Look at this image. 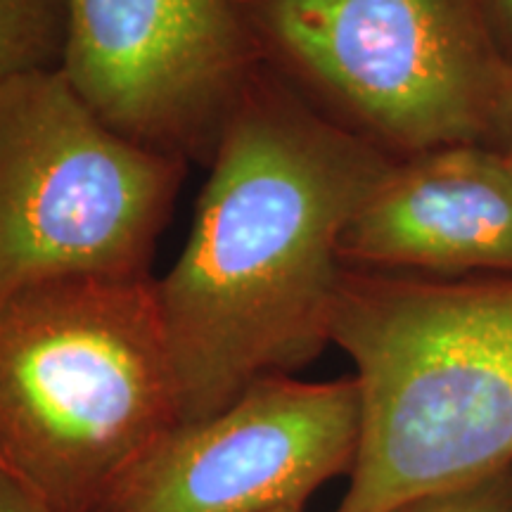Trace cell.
Returning <instances> with one entry per match:
<instances>
[{"instance_id": "1", "label": "cell", "mask_w": 512, "mask_h": 512, "mask_svg": "<svg viewBox=\"0 0 512 512\" xmlns=\"http://www.w3.org/2000/svg\"><path fill=\"white\" fill-rule=\"evenodd\" d=\"M392 162L256 67L207 164L188 242L155 278L181 422L330 347L344 230Z\"/></svg>"}, {"instance_id": "2", "label": "cell", "mask_w": 512, "mask_h": 512, "mask_svg": "<svg viewBox=\"0 0 512 512\" xmlns=\"http://www.w3.org/2000/svg\"><path fill=\"white\" fill-rule=\"evenodd\" d=\"M332 344L361 408L332 512H392L512 467V278L344 268Z\"/></svg>"}, {"instance_id": "3", "label": "cell", "mask_w": 512, "mask_h": 512, "mask_svg": "<svg viewBox=\"0 0 512 512\" xmlns=\"http://www.w3.org/2000/svg\"><path fill=\"white\" fill-rule=\"evenodd\" d=\"M181 422L155 278H67L0 302V477L98 512Z\"/></svg>"}, {"instance_id": "4", "label": "cell", "mask_w": 512, "mask_h": 512, "mask_svg": "<svg viewBox=\"0 0 512 512\" xmlns=\"http://www.w3.org/2000/svg\"><path fill=\"white\" fill-rule=\"evenodd\" d=\"M256 60L389 159L501 150L512 64L482 0H235Z\"/></svg>"}, {"instance_id": "5", "label": "cell", "mask_w": 512, "mask_h": 512, "mask_svg": "<svg viewBox=\"0 0 512 512\" xmlns=\"http://www.w3.org/2000/svg\"><path fill=\"white\" fill-rule=\"evenodd\" d=\"M188 162L124 136L62 69L0 81V302L67 278H150Z\"/></svg>"}, {"instance_id": "6", "label": "cell", "mask_w": 512, "mask_h": 512, "mask_svg": "<svg viewBox=\"0 0 512 512\" xmlns=\"http://www.w3.org/2000/svg\"><path fill=\"white\" fill-rule=\"evenodd\" d=\"M259 60L235 0H67L62 74L107 124L209 164Z\"/></svg>"}, {"instance_id": "7", "label": "cell", "mask_w": 512, "mask_h": 512, "mask_svg": "<svg viewBox=\"0 0 512 512\" xmlns=\"http://www.w3.org/2000/svg\"><path fill=\"white\" fill-rule=\"evenodd\" d=\"M358 434L351 375L266 377L219 413L171 427L98 512L304 510L320 486L349 477Z\"/></svg>"}, {"instance_id": "8", "label": "cell", "mask_w": 512, "mask_h": 512, "mask_svg": "<svg viewBox=\"0 0 512 512\" xmlns=\"http://www.w3.org/2000/svg\"><path fill=\"white\" fill-rule=\"evenodd\" d=\"M344 268L420 278H512V166L451 145L396 159L344 230Z\"/></svg>"}, {"instance_id": "9", "label": "cell", "mask_w": 512, "mask_h": 512, "mask_svg": "<svg viewBox=\"0 0 512 512\" xmlns=\"http://www.w3.org/2000/svg\"><path fill=\"white\" fill-rule=\"evenodd\" d=\"M67 0H0V81L60 69Z\"/></svg>"}, {"instance_id": "10", "label": "cell", "mask_w": 512, "mask_h": 512, "mask_svg": "<svg viewBox=\"0 0 512 512\" xmlns=\"http://www.w3.org/2000/svg\"><path fill=\"white\" fill-rule=\"evenodd\" d=\"M392 512H512V467L482 482L422 498Z\"/></svg>"}, {"instance_id": "11", "label": "cell", "mask_w": 512, "mask_h": 512, "mask_svg": "<svg viewBox=\"0 0 512 512\" xmlns=\"http://www.w3.org/2000/svg\"><path fill=\"white\" fill-rule=\"evenodd\" d=\"M482 5L498 48L512 64V0H482Z\"/></svg>"}, {"instance_id": "12", "label": "cell", "mask_w": 512, "mask_h": 512, "mask_svg": "<svg viewBox=\"0 0 512 512\" xmlns=\"http://www.w3.org/2000/svg\"><path fill=\"white\" fill-rule=\"evenodd\" d=\"M0 512H53L46 505L31 501L22 491L0 477Z\"/></svg>"}, {"instance_id": "13", "label": "cell", "mask_w": 512, "mask_h": 512, "mask_svg": "<svg viewBox=\"0 0 512 512\" xmlns=\"http://www.w3.org/2000/svg\"><path fill=\"white\" fill-rule=\"evenodd\" d=\"M501 152H503V157L508 159L510 166H512V119H510V126H508V131H505V138H503Z\"/></svg>"}, {"instance_id": "14", "label": "cell", "mask_w": 512, "mask_h": 512, "mask_svg": "<svg viewBox=\"0 0 512 512\" xmlns=\"http://www.w3.org/2000/svg\"><path fill=\"white\" fill-rule=\"evenodd\" d=\"M283 512H304V510H283Z\"/></svg>"}]
</instances>
